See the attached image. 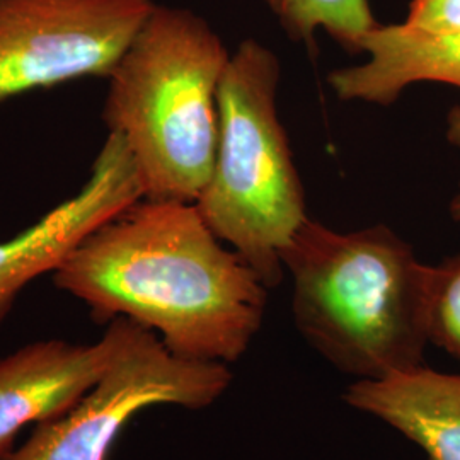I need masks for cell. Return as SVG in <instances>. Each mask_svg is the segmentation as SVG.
Wrapping results in <instances>:
<instances>
[{
	"mask_svg": "<svg viewBox=\"0 0 460 460\" xmlns=\"http://www.w3.org/2000/svg\"><path fill=\"white\" fill-rule=\"evenodd\" d=\"M98 324L154 331L184 360L237 362L263 326L268 287L195 203L138 201L93 230L53 273Z\"/></svg>",
	"mask_w": 460,
	"mask_h": 460,
	"instance_id": "cell-1",
	"label": "cell"
},
{
	"mask_svg": "<svg viewBox=\"0 0 460 460\" xmlns=\"http://www.w3.org/2000/svg\"><path fill=\"white\" fill-rule=\"evenodd\" d=\"M298 332L355 380L425 365L428 268L387 226L351 232L307 218L281 254Z\"/></svg>",
	"mask_w": 460,
	"mask_h": 460,
	"instance_id": "cell-2",
	"label": "cell"
},
{
	"mask_svg": "<svg viewBox=\"0 0 460 460\" xmlns=\"http://www.w3.org/2000/svg\"><path fill=\"white\" fill-rule=\"evenodd\" d=\"M229 58L205 17L155 4L106 77L102 121L130 148L144 198L195 203L210 180Z\"/></svg>",
	"mask_w": 460,
	"mask_h": 460,
	"instance_id": "cell-3",
	"label": "cell"
},
{
	"mask_svg": "<svg viewBox=\"0 0 460 460\" xmlns=\"http://www.w3.org/2000/svg\"><path fill=\"white\" fill-rule=\"evenodd\" d=\"M281 64L254 38L230 53L218 89V140L195 205L215 235L268 288L285 275L281 254L309 218L305 191L279 119Z\"/></svg>",
	"mask_w": 460,
	"mask_h": 460,
	"instance_id": "cell-4",
	"label": "cell"
},
{
	"mask_svg": "<svg viewBox=\"0 0 460 460\" xmlns=\"http://www.w3.org/2000/svg\"><path fill=\"white\" fill-rule=\"evenodd\" d=\"M108 329L115 353L96 387L0 460H108L135 414L163 404L203 410L229 389L232 374L224 363L180 358L154 331L127 317Z\"/></svg>",
	"mask_w": 460,
	"mask_h": 460,
	"instance_id": "cell-5",
	"label": "cell"
},
{
	"mask_svg": "<svg viewBox=\"0 0 460 460\" xmlns=\"http://www.w3.org/2000/svg\"><path fill=\"white\" fill-rule=\"evenodd\" d=\"M154 7V0H0V104L108 77Z\"/></svg>",
	"mask_w": 460,
	"mask_h": 460,
	"instance_id": "cell-6",
	"label": "cell"
},
{
	"mask_svg": "<svg viewBox=\"0 0 460 460\" xmlns=\"http://www.w3.org/2000/svg\"><path fill=\"white\" fill-rule=\"evenodd\" d=\"M142 198L130 148L119 135L108 133L83 190L31 227L0 241V324L33 279L55 273L93 230Z\"/></svg>",
	"mask_w": 460,
	"mask_h": 460,
	"instance_id": "cell-7",
	"label": "cell"
},
{
	"mask_svg": "<svg viewBox=\"0 0 460 460\" xmlns=\"http://www.w3.org/2000/svg\"><path fill=\"white\" fill-rule=\"evenodd\" d=\"M113 332L94 345L45 340L22 346L0 360V459L26 425H41L70 411L110 368Z\"/></svg>",
	"mask_w": 460,
	"mask_h": 460,
	"instance_id": "cell-8",
	"label": "cell"
},
{
	"mask_svg": "<svg viewBox=\"0 0 460 460\" xmlns=\"http://www.w3.org/2000/svg\"><path fill=\"white\" fill-rule=\"evenodd\" d=\"M355 53L365 60L328 75L332 93L345 102L391 106L408 87L421 83L448 84L460 91V30L429 34L402 22H378L358 40Z\"/></svg>",
	"mask_w": 460,
	"mask_h": 460,
	"instance_id": "cell-9",
	"label": "cell"
},
{
	"mask_svg": "<svg viewBox=\"0 0 460 460\" xmlns=\"http://www.w3.org/2000/svg\"><path fill=\"white\" fill-rule=\"evenodd\" d=\"M343 399L397 429L428 460H460V374L421 365L378 380H355Z\"/></svg>",
	"mask_w": 460,
	"mask_h": 460,
	"instance_id": "cell-10",
	"label": "cell"
},
{
	"mask_svg": "<svg viewBox=\"0 0 460 460\" xmlns=\"http://www.w3.org/2000/svg\"><path fill=\"white\" fill-rule=\"evenodd\" d=\"M285 34L307 49L326 33L348 51L378 24L368 0H263Z\"/></svg>",
	"mask_w": 460,
	"mask_h": 460,
	"instance_id": "cell-11",
	"label": "cell"
},
{
	"mask_svg": "<svg viewBox=\"0 0 460 460\" xmlns=\"http://www.w3.org/2000/svg\"><path fill=\"white\" fill-rule=\"evenodd\" d=\"M427 332L460 363V256L428 268Z\"/></svg>",
	"mask_w": 460,
	"mask_h": 460,
	"instance_id": "cell-12",
	"label": "cell"
},
{
	"mask_svg": "<svg viewBox=\"0 0 460 460\" xmlns=\"http://www.w3.org/2000/svg\"><path fill=\"white\" fill-rule=\"evenodd\" d=\"M402 24L420 33L459 31L460 0H412Z\"/></svg>",
	"mask_w": 460,
	"mask_h": 460,
	"instance_id": "cell-13",
	"label": "cell"
},
{
	"mask_svg": "<svg viewBox=\"0 0 460 460\" xmlns=\"http://www.w3.org/2000/svg\"><path fill=\"white\" fill-rule=\"evenodd\" d=\"M447 138L452 146L460 148V106H456L447 118ZM450 215L456 222L460 224V186L459 191L450 203Z\"/></svg>",
	"mask_w": 460,
	"mask_h": 460,
	"instance_id": "cell-14",
	"label": "cell"
}]
</instances>
